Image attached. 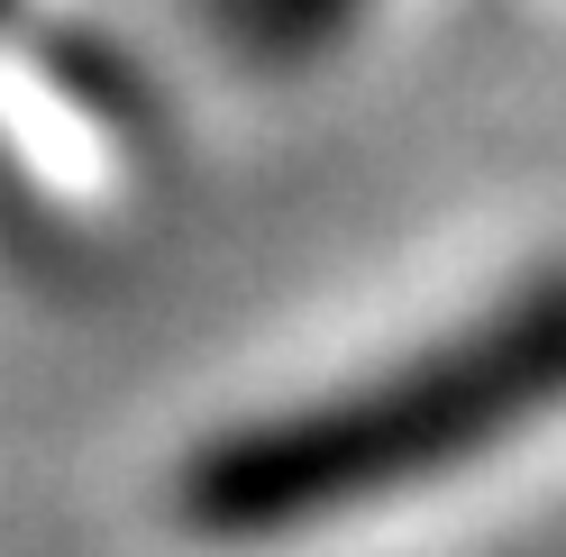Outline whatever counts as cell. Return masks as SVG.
Masks as SVG:
<instances>
[{"label":"cell","mask_w":566,"mask_h":557,"mask_svg":"<svg viewBox=\"0 0 566 557\" xmlns=\"http://www.w3.org/2000/svg\"><path fill=\"white\" fill-rule=\"evenodd\" d=\"M566 421V265L512 284L475 320L210 430L174 466V521L210 548L321 539L357 512H394L430 484L493 466L503 448Z\"/></svg>","instance_id":"cell-1"},{"label":"cell","mask_w":566,"mask_h":557,"mask_svg":"<svg viewBox=\"0 0 566 557\" xmlns=\"http://www.w3.org/2000/svg\"><path fill=\"white\" fill-rule=\"evenodd\" d=\"M357 19H366V0H201V28L247 64H311Z\"/></svg>","instance_id":"cell-2"}]
</instances>
